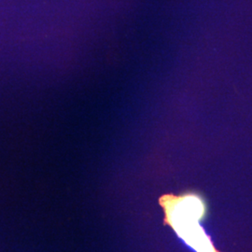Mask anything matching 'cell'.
<instances>
[{
    "mask_svg": "<svg viewBox=\"0 0 252 252\" xmlns=\"http://www.w3.org/2000/svg\"><path fill=\"white\" fill-rule=\"evenodd\" d=\"M160 203L165 213V220L176 234L195 252H219L207 235L200 220L207 213V206L196 193L180 196L164 195Z\"/></svg>",
    "mask_w": 252,
    "mask_h": 252,
    "instance_id": "1",
    "label": "cell"
}]
</instances>
